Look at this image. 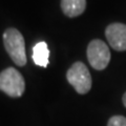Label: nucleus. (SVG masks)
Segmentation results:
<instances>
[{
    "mask_svg": "<svg viewBox=\"0 0 126 126\" xmlns=\"http://www.w3.org/2000/svg\"><path fill=\"white\" fill-rule=\"evenodd\" d=\"M3 43L7 54L15 64L23 66L26 64L25 44L21 33L16 29H7L3 34Z\"/></svg>",
    "mask_w": 126,
    "mask_h": 126,
    "instance_id": "f257e3e1",
    "label": "nucleus"
},
{
    "mask_svg": "<svg viewBox=\"0 0 126 126\" xmlns=\"http://www.w3.org/2000/svg\"><path fill=\"white\" fill-rule=\"evenodd\" d=\"M25 89L22 75L14 67H9L0 73V90L12 98L21 97Z\"/></svg>",
    "mask_w": 126,
    "mask_h": 126,
    "instance_id": "f03ea898",
    "label": "nucleus"
},
{
    "mask_svg": "<svg viewBox=\"0 0 126 126\" xmlns=\"http://www.w3.org/2000/svg\"><path fill=\"white\" fill-rule=\"evenodd\" d=\"M66 78L78 94H87L92 88V76L86 65L82 62L74 63L66 73Z\"/></svg>",
    "mask_w": 126,
    "mask_h": 126,
    "instance_id": "7ed1b4c3",
    "label": "nucleus"
},
{
    "mask_svg": "<svg viewBox=\"0 0 126 126\" xmlns=\"http://www.w3.org/2000/svg\"><path fill=\"white\" fill-rule=\"evenodd\" d=\"M87 59L89 64L97 70H103L110 61V50L106 43L94 39L87 46Z\"/></svg>",
    "mask_w": 126,
    "mask_h": 126,
    "instance_id": "20e7f679",
    "label": "nucleus"
},
{
    "mask_svg": "<svg viewBox=\"0 0 126 126\" xmlns=\"http://www.w3.org/2000/svg\"><path fill=\"white\" fill-rule=\"evenodd\" d=\"M105 36L113 49L119 52L126 50V24L111 23L106 27Z\"/></svg>",
    "mask_w": 126,
    "mask_h": 126,
    "instance_id": "39448f33",
    "label": "nucleus"
},
{
    "mask_svg": "<svg viewBox=\"0 0 126 126\" xmlns=\"http://www.w3.org/2000/svg\"><path fill=\"white\" fill-rule=\"evenodd\" d=\"M86 0H61V9L67 17L80 16L85 11Z\"/></svg>",
    "mask_w": 126,
    "mask_h": 126,
    "instance_id": "423d86ee",
    "label": "nucleus"
},
{
    "mask_svg": "<svg viewBox=\"0 0 126 126\" xmlns=\"http://www.w3.org/2000/svg\"><path fill=\"white\" fill-rule=\"evenodd\" d=\"M48 57L49 49L44 41L38 42L33 47V60L36 65H39L41 67H46L48 64Z\"/></svg>",
    "mask_w": 126,
    "mask_h": 126,
    "instance_id": "0eeeda50",
    "label": "nucleus"
},
{
    "mask_svg": "<svg viewBox=\"0 0 126 126\" xmlns=\"http://www.w3.org/2000/svg\"><path fill=\"white\" fill-rule=\"evenodd\" d=\"M107 126H126V118L123 116H113L108 120Z\"/></svg>",
    "mask_w": 126,
    "mask_h": 126,
    "instance_id": "6e6552de",
    "label": "nucleus"
},
{
    "mask_svg": "<svg viewBox=\"0 0 126 126\" xmlns=\"http://www.w3.org/2000/svg\"><path fill=\"white\" fill-rule=\"evenodd\" d=\"M122 100H123V104H124V106L126 107V93L123 94V98H122Z\"/></svg>",
    "mask_w": 126,
    "mask_h": 126,
    "instance_id": "1a4fd4ad",
    "label": "nucleus"
}]
</instances>
